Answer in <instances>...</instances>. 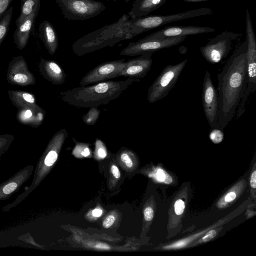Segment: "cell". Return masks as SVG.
Returning a JSON list of instances; mask_svg holds the SVG:
<instances>
[{
    "instance_id": "d6a6232c",
    "label": "cell",
    "mask_w": 256,
    "mask_h": 256,
    "mask_svg": "<svg viewBox=\"0 0 256 256\" xmlns=\"http://www.w3.org/2000/svg\"><path fill=\"white\" fill-rule=\"evenodd\" d=\"M216 232L215 230H212L208 232L201 239V242H208L216 236Z\"/></svg>"
},
{
    "instance_id": "277c9868",
    "label": "cell",
    "mask_w": 256,
    "mask_h": 256,
    "mask_svg": "<svg viewBox=\"0 0 256 256\" xmlns=\"http://www.w3.org/2000/svg\"><path fill=\"white\" fill-rule=\"evenodd\" d=\"M68 131L62 128L57 132L50 140L44 156L38 163L31 184L18 195L11 204L3 207L2 212L8 211L24 200L40 184L47 170L55 163L58 158L60 148L68 136Z\"/></svg>"
},
{
    "instance_id": "d590c367",
    "label": "cell",
    "mask_w": 256,
    "mask_h": 256,
    "mask_svg": "<svg viewBox=\"0 0 256 256\" xmlns=\"http://www.w3.org/2000/svg\"><path fill=\"white\" fill-rule=\"evenodd\" d=\"M111 171H112V172L113 176L116 178H118L120 177V170H119L118 168V167L116 166L115 165H112V166Z\"/></svg>"
},
{
    "instance_id": "8d00e7d4",
    "label": "cell",
    "mask_w": 256,
    "mask_h": 256,
    "mask_svg": "<svg viewBox=\"0 0 256 256\" xmlns=\"http://www.w3.org/2000/svg\"><path fill=\"white\" fill-rule=\"evenodd\" d=\"M130 158L127 151L123 152L120 154V160L122 162H125Z\"/></svg>"
},
{
    "instance_id": "9a60e30c",
    "label": "cell",
    "mask_w": 256,
    "mask_h": 256,
    "mask_svg": "<svg viewBox=\"0 0 256 256\" xmlns=\"http://www.w3.org/2000/svg\"><path fill=\"white\" fill-rule=\"evenodd\" d=\"M34 167L28 165L0 184V202L10 198L20 188L32 175Z\"/></svg>"
},
{
    "instance_id": "52a82bcc",
    "label": "cell",
    "mask_w": 256,
    "mask_h": 256,
    "mask_svg": "<svg viewBox=\"0 0 256 256\" xmlns=\"http://www.w3.org/2000/svg\"><path fill=\"white\" fill-rule=\"evenodd\" d=\"M188 60L174 65H167L148 90L147 100L154 103L166 97L176 84Z\"/></svg>"
},
{
    "instance_id": "7c38bea8",
    "label": "cell",
    "mask_w": 256,
    "mask_h": 256,
    "mask_svg": "<svg viewBox=\"0 0 256 256\" xmlns=\"http://www.w3.org/2000/svg\"><path fill=\"white\" fill-rule=\"evenodd\" d=\"M126 62L124 59H122L100 64L82 77L80 85L86 86L118 77Z\"/></svg>"
},
{
    "instance_id": "f1b7e54d",
    "label": "cell",
    "mask_w": 256,
    "mask_h": 256,
    "mask_svg": "<svg viewBox=\"0 0 256 256\" xmlns=\"http://www.w3.org/2000/svg\"><path fill=\"white\" fill-rule=\"evenodd\" d=\"M238 191L233 188V190H230L227 192L224 197H222L217 204V206L220 208L224 207L227 204L231 202L236 198Z\"/></svg>"
},
{
    "instance_id": "484cf974",
    "label": "cell",
    "mask_w": 256,
    "mask_h": 256,
    "mask_svg": "<svg viewBox=\"0 0 256 256\" xmlns=\"http://www.w3.org/2000/svg\"><path fill=\"white\" fill-rule=\"evenodd\" d=\"M152 176L158 182L164 184H170L172 178L170 176L161 168H157L153 172Z\"/></svg>"
},
{
    "instance_id": "7402d4cb",
    "label": "cell",
    "mask_w": 256,
    "mask_h": 256,
    "mask_svg": "<svg viewBox=\"0 0 256 256\" xmlns=\"http://www.w3.org/2000/svg\"><path fill=\"white\" fill-rule=\"evenodd\" d=\"M8 93L12 103L18 109L28 104H36L34 96L30 92L10 90Z\"/></svg>"
},
{
    "instance_id": "2e32d148",
    "label": "cell",
    "mask_w": 256,
    "mask_h": 256,
    "mask_svg": "<svg viewBox=\"0 0 256 256\" xmlns=\"http://www.w3.org/2000/svg\"><path fill=\"white\" fill-rule=\"evenodd\" d=\"M216 30L214 28L206 26H175L166 27L148 36L154 39H164L176 36L212 32Z\"/></svg>"
},
{
    "instance_id": "7bdbcfd3",
    "label": "cell",
    "mask_w": 256,
    "mask_h": 256,
    "mask_svg": "<svg viewBox=\"0 0 256 256\" xmlns=\"http://www.w3.org/2000/svg\"><path fill=\"white\" fill-rule=\"evenodd\" d=\"M108 0V1H114V2H116V0Z\"/></svg>"
},
{
    "instance_id": "b9f144b4",
    "label": "cell",
    "mask_w": 256,
    "mask_h": 256,
    "mask_svg": "<svg viewBox=\"0 0 256 256\" xmlns=\"http://www.w3.org/2000/svg\"><path fill=\"white\" fill-rule=\"evenodd\" d=\"M126 2H128L130 0H124Z\"/></svg>"
},
{
    "instance_id": "7a4b0ae2",
    "label": "cell",
    "mask_w": 256,
    "mask_h": 256,
    "mask_svg": "<svg viewBox=\"0 0 256 256\" xmlns=\"http://www.w3.org/2000/svg\"><path fill=\"white\" fill-rule=\"evenodd\" d=\"M140 80L128 78L124 80H105L90 86H82L60 92L66 102L79 108L98 107L109 103Z\"/></svg>"
},
{
    "instance_id": "44dd1931",
    "label": "cell",
    "mask_w": 256,
    "mask_h": 256,
    "mask_svg": "<svg viewBox=\"0 0 256 256\" xmlns=\"http://www.w3.org/2000/svg\"><path fill=\"white\" fill-rule=\"evenodd\" d=\"M166 0H135L128 14L130 18L146 16L164 4Z\"/></svg>"
},
{
    "instance_id": "d4e9b609",
    "label": "cell",
    "mask_w": 256,
    "mask_h": 256,
    "mask_svg": "<svg viewBox=\"0 0 256 256\" xmlns=\"http://www.w3.org/2000/svg\"><path fill=\"white\" fill-rule=\"evenodd\" d=\"M100 112V110L98 107L90 108L88 112L82 116V120L86 124L93 126L98 120Z\"/></svg>"
},
{
    "instance_id": "5bb4252c",
    "label": "cell",
    "mask_w": 256,
    "mask_h": 256,
    "mask_svg": "<svg viewBox=\"0 0 256 256\" xmlns=\"http://www.w3.org/2000/svg\"><path fill=\"white\" fill-rule=\"evenodd\" d=\"M152 53L143 54L128 60L126 62L119 76L138 80L144 78L151 68L152 64Z\"/></svg>"
},
{
    "instance_id": "83f0119b",
    "label": "cell",
    "mask_w": 256,
    "mask_h": 256,
    "mask_svg": "<svg viewBox=\"0 0 256 256\" xmlns=\"http://www.w3.org/2000/svg\"><path fill=\"white\" fill-rule=\"evenodd\" d=\"M222 130L219 127L211 128L209 138L214 144H218L222 141L224 138Z\"/></svg>"
},
{
    "instance_id": "4fadbf2b",
    "label": "cell",
    "mask_w": 256,
    "mask_h": 256,
    "mask_svg": "<svg viewBox=\"0 0 256 256\" xmlns=\"http://www.w3.org/2000/svg\"><path fill=\"white\" fill-rule=\"evenodd\" d=\"M6 80L11 84L22 86L36 84V78L22 56L14 57L10 62Z\"/></svg>"
},
{
    "instance_id": "d6986e66",
    "label": "cell",
    "mask_w": 256,
    "mask_h": 256,
    "mask_svg": "<svg viewBox=\"0 0 256 256\" xmlns=\"http://www.w3.org/2000/svg\"><path fill=\"white\" fill-rule=\"evenodd\" d=\"M38 11L39 10H37L34 12L22 22L16 25V28L13 38L16 46L18 49L22 50L27 44Z\"/></svg>"
},
{
    "instance_id": "9c48e42d",
    "label": "cell",
    "mask_w": 256,
    "mask_h": 256,
    "mask_svg": "<svg viewBox=\"0 0 256 256\" xmlns=\"http://www.w3.org/2000/svg\"><path fill=\"white\" fill-rule=\"evenodd\" d=\"M242 35L232 32H222L200 47V52L208 62L218 63L227 56L231 50L232 41Z\"/></svg>"
},
{
    "instance_id": "4dcf8cb0",
    "label": "cell",
    "mask_w": 256,
    "mask_h": 256,
    "mask_svg": "<svg viewBox=\"0 0 256 256\" xmlns=\"http://www.w3.org/2000/svg\"><path fill=\"white\" fill-rule=\"evenodd\" d=\"M12 0H0V18L8 8Z\"/></svg>"
},
{
    "instance_id": "e0dca14e",
    "label": "cell",
    "mask_w": 256,
    "mask_h": 256,
    "mask_svg": "<svg viewBox=\"0 0 256 256\" xmlns=\"http://www.w3.org/2000/svg\"><path fill=\"white\" fill-rule=\"evenodd\" d=\"M45 114L46 111L36 104H34L18 109L16 118L22 124L36 128L42 124Z\"/></svg>"
},
{
    "instance_id": "cb8c5ba5",
    "label": "cell",
    "mask_w": 256,
    "mask_h": 256,
    "mask_svg": "<svg viewBox=\"0 0 256 256\" xmlns=\"http://www.w3.org/2000/svg\"><path fill=\"white\" fill-rule=\"evenodd\" d=\"M12 6H10L6 10L0 18V46L4 40L9 30L12 18Z\"/></svg>"
},
{
    "instance_id": "f546056e",
    "label": "cell",
    "mask_w": 256,
    "mask_h": 256,
    "mask_svg": "<svg viewBox=\"0 0 256 256\" xmlns=\"http://www.w3.org/2000/svg\"><path fill=\"white\" fill-rule=\"evenodd\" d=\"M185 208L184 202L181 199L176 201L174 204V210L175 214L178 216L182 214Z\"/></svg>"
},
{
    "instance_id": "e575fe53",
    "label": "cell",
    "mask_w": 256,
    "mask_h": 256,
    "mask_svg": "<svg viewBox=\"0 0 256 256\" xmlns=\"http://www.w3.org/2000/svg\"><path fill=\"white\" fill-rule=\"evenodd\" d=\"M250 185L252 188H256V171L255 170L251 174L250 178Z\"/></svg>"
},
{
    "instance_id": "ac0fdd59",
    "label": "cell",
    "mask_w": 256,
    "mask_h": 256,
    "mask_svg": "<svg viewBox=\"0 0 256 256\" xmlns=\"http://www.w3.org/2000/svg\"><path fill=\"white\" fill-rule=\"evenodd\" d=\"M39 70L44 78L54 84L60 85L65 82V72L62 66L54 60L41 58Z\"/></svg>"
},
{
    "instance_id": "8fae6325",
    "label": "cell",
    "mask_w": 256,
    "mask_h": 256,
    "mask_svg": "<svg viewBox=\"0 0 256 256\" xmlns=\"http://www.w3.org/2000/svg\"><path fill=\"white\" fill-rule=\"evenodd\" d=\"M202 103L204 116L210 127H218V94L208 70L206 72L204 78Z\"/></svg>"
},
{
    "instance_id": "8992f818",
    "label": "cell",
    "mask_w": 256,
    "mask_h": 256,
    "mask_svg": "<svg viewBox=\"0 0 256 256\" xmlns=\"http://www.w3.org/2000/svg\"><path fill=\"white\" fill-rule=\"evenodd\" d=\"M247 81L243 97L237 108L236 118L244 114L245 106L250 94L256 90V39L248 10H246V18Z\"/></svg>"
},
{
    "instance_id": "ba28073f",
    "label": "cell",
    "mask_w": 256,
    "mask_h": 256,
    "mask_svg": "<svg viewBox=\"0 0 256 256\" xmlns=\"http://www.w3.org/2000/svg\"><path fill=\"white\" fill-rule=\"evenodd\" d=\"M64 18L71 20H86L104 11V4L96 0H56Z\"/></svg>"
},
{
    "instance_id": "836d02e7",
    "label": "cell",
    "mask_w": 256,
    "mask_h": 256,
    "mask_svg": "<svg viewBox=\"0 0 256 256\" xmlns=\"http://www.w3.org/2000/svg\"><path fill=\"white\" fill-rule=\"evenodd\" d=\"M114 220V216L112 215H109L104 220L102 226L104 228H108L113 224Z\"/></svg>"
},
{
    "instance_id": "f35d334b",
    "label": "cell",
    "mask_w": 256,
    "mask_h": 256,
    "mask_svg": "<svg viewBox=\"0 0 256 256\" xmlns=\"http://www.w3.org/2000/svg\"><path fill=\"white\" fill-rule=\"evenodd\" d=\"M90 154V148L88 146H86L84 150L81 152V154L84 156H87Z\"/></svg>"
},
{
    "instance_id": "ffe728a7",
    "label": "cell",
    "mask_w": 256,
    "mask_h": 256,
    "mask_svg": "<svg viewBox=\"0 0 256 256\" xmlns=\"http://www.w3.org/2000/svg\"><path fill=\"white\" fill-rule=\"evenodd\" d=\"M39 37L49 54H54L58 46V36L52 24L48 20L42 22L38 28Z\"/></svg>"
},
{
    "instance_id": "74e56055",
    "label": "cell",
    "mask_w": 256,
    "mask_h": 256,
    "mask_svg": "<svg viewBox=\"0 0 256 256\" xmlns=\"http://www.w3.org/2000/svg\"><path fill=\"white\" fill-rule=\"evenodd\" d=\"M102 210L100 208H96L92 212V216L95 217H100L102 214Z\"/></svg>"
},
{
    "instance_id": "1f68e13d",
    "label": "cell",
    "mask_w": 256,
    "mask_h": 256,
    "mask_svg": "<svg viewBox=\"0 0 256 256\" xmlns=\"http://www.w3.org/2000/svg\"><path fill=\"white\" fill-rule=\"evenodd\" d=\"M144 218L146 221H150L154 217V210L151 207H146L144 212Z\"/></svg>"
},
{
    "instance_id": "30bf717a",
    "label": "cell",
    "mask_w": 256,
    "mask_h": 256,
    "mask_svg": "<svg viewBox=\"0 0 256 256\" xmlns=\"http://www.w3.org/2000/svg\"><path fill=\"white\" fill-rule=\"evenodd\" d=\"M186 36H176L164 39L146 37L136 42H130L120 52V55L136 56L152 53L161 49L170 48L183 42Z\"/></svg>"
},
{
    "instance_id": "ab89813d",
    "label": "cell",
    "mask_w": 256,
    "mask_h": 256,
    "mask_svg": "<svg viewBox=\"0 0 256 256\" xmlns=\"http://www.w3.org/2000/svg\"><path fill=\"white\" fill-rule=\"evenodd\" d=\"M126 165L128 168H131L132 166V162L130 158L126 162Z\"/></svg>"
},
{
    "instance_id": "60d3db41",
    "label": "cell",
    "mask_w": 256,
    "mask_h": 256,
    "mask_svg": "<svg viewBox=\"0 0 256 256\" xmlns=\"http://www.w3.org/2000/svg\"><path fill=\"white\" fill-rule=\"evenodd\" d=\"M184 2H204L209 0H183Z\"/></svg>"
},
{
    "instance_id": "3957f363",
    "label": "cell",
    "mask_w": 256,
    "mask_h": 256,
    "mask_svg": "<svg viewBox=\"0 0 256 256\" xmlns=\"http://www.w3.org/2000/svg\"><path fill=\"white\" fill-rule=\"evenodd\" d=\"M134 38L130 32V17L124 14L116 22L90 32L77 40L72 45L74 53L78 56L104 48L112 47L122 40Z\"/></svg>"
},
{
    "instance_id": "5b68a950",
    "label": "cell",
    "mask_w": 256,
    "mask_h": 256,
    "mask_svg": "<svg viewBox=\"0 0 256 256\" xmlns=\"http://www.w3.org/2000/svg\"><path fill=\"white\" fill-rule=\"evenodd\" d=\"M212 10L208 8L194 9L166 16H150L130 18V32L132 36L168 23L200 16L210 15Z\"/></svg>"
},
{
    "instance_id": "6da1fadb",
    "label": "cell",
    "mask_w": 256,
    "mask_h": 256,
    "mask_svg": "<svg viewBox=\"0 0 256 256\" xmlns=\"http://www.w3.org/2000/svg\"><path fill=\"white\" fill-rule=\"evenodd\" d=\"M246 40L234 51L222 70L218 74V124L222 130L233 118L246 90Z\"/></svg>"
},
{
    "instance_id": "603a6c76",
    "label": "cell",
    "mask_w": 256,
    "mask_h": 256,
    "mask_svg": "<svg viewBox=\"0 0 256 256\" xmlns=\"http://www.w3.org/2000/svg\"><path fill=\"white\" fill-rule=\"evenodd\" d=\"M40 0H21L20 14L16 22L18 24L34 12L39 10Z\"/></svg>"
},
{
    "instance_id": "4316f807",
    "label": "cell",
    "mask_w": 256,
    "mask_h": 256,
    "mask_svg": "<svg viewBox=\"0 0 256 256\" xmlns=\"http://www.w3.org/2000/svg\"><path fill=\"white\" fill-rule=\"evenodd\" d=\"M14 140V136L11 134L0 135V158L7 152Z\"/></svg>"
}]
</instances>
